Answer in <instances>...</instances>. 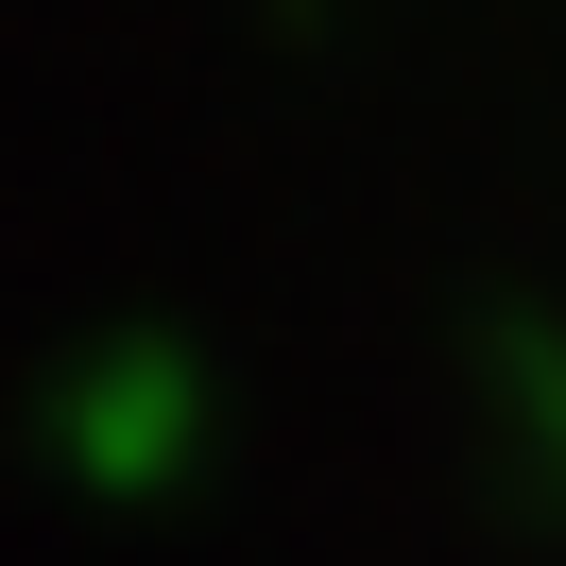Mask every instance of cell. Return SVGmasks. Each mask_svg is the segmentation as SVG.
<instances>
[{
	"mask_svg": "<svg viewBox=\"0 0 566 566\" xmlns=\"http://www.w3.org/2000/svg\"><path fill=\"white\" fill-rule=\"evenodd\" d=\"M52 463L104 497H172L189 463H207V360L189 344H104L52 378Z\"/></svg>",
	"mask_w": 566,
	"mask_h": 566,
	"instance_id": "cell-1",
	"label": "cell"
},
{
	"mask_svg": "<svg viewBox=\"0 0 566 566\" xmlns=\"http://www.w3.org/2000/svg\"><path fill=\"white\" fill-rule=\"evenodd\" d=\"M481 429L532 497H566V326L549 310H497L481 326Z\"/></svg>",
	"mask_w": 566,
	"mask_h": 566,
	"instance_id": "cell-2",
	"label": "cell"
}]
</instances>
